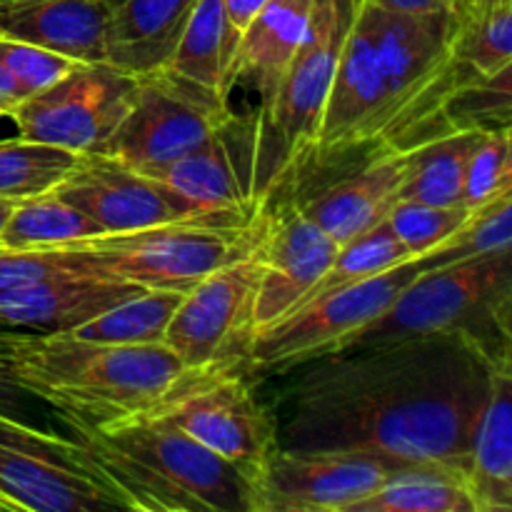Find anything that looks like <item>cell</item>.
Here are the masks:
<instances>
[{
  "label": "cell",
  "mask_w": 512,
  "mask_h": 512,
  "mask_svg": "<svg viewBox=\"0 0 512 512\" xmlns=\"http://www.w3.org/2000/svg\"><path fill=\"white\" fill-rule=\"evenodd\" d=\"M512 360V358H508ZM495 360L468 335L345 350L305 363L285 395L283 448H338L463 470Z\"/></svg>",
  "instance_id": "1"
},
{
  "label": "cell",
  "mask_w": 512,
  "mask_h": 512,
  "mask_svg": "<svg viewBox=\"0 0 512 512\" xmlns=\"http://www.w3.org/2000/svg\"><path fill=\"white\" fill-rule=\"evenodd\" d=\"M458 13L403 15L355 3L310 165L360 148L410 150L448 133L445 100L473 78L453 53Z\"/></svg>",
  "instance_id": "2"
},
{
  "label": "cell",
  "mask_w": 512,
  "mask_h": 512,
  "mask_svg": "<svg viewBox=\"0 0 512 512\" xmlns=\"http://www.w3.org/2000/svg\"><path fill=\"white\" fill-rule=\"evenodd\" d=\"M80 455L138 512H253L250 480L175 425L130 415L108 425L60 418Z\"/></svg>",
  "instance_id": "3"
},
{
  "label": "cell",
  "mask_w": 512,
  "mask_h": 512,
  "mask_svg": "<svg viewBox=\"0 0 512 512\" xmlns=\"http://www.w3.org/2000/svg\"><path fill=\"white\" fill-rule=\"evenodd\" d=\"M10 373L58 418L108 425L153 410L188 370L165 343L103 345L15 330Z\"/></svg>",
  "instance_id": "4"
},
{
  "label": "cell",
  "mask_w": 512,
  "mask_h": 512,
  "mask_svg": "<svg viewBox=\"0 0 512 512\" xmlns=\"http://www.w3.org/2000/svg\"><path fill=\"white\" fill-rule=\"evenodd\" d=\"M512 248L415 275L345 350L433 335H468L495 360L512 358Z\"/></svg>",
  "instance_id": "5"
},
{
  "label": "cell",
  "mask_w": 512,
  "mask_h": 512,
  "mask_svg": "<svg viewBox=\"0 0 512 512\" xmlns=\"http://www.w3.org/2000/svg\"><path fill=\"white\" fill-rule=\"evenodd\" d=\"M358 0H315L308 30L255 123V195L270 208L273 195L313 160L340 48Z\"/></svg>",
  "instance_id": "6"
},
{
  "label": "cell",
  "mask_w": 512,
  "mask_h": 512,
  "mask_svg": "<svg viewBox=\"0 0 512 512\" xmlns=\"http://www.w3.org/2000/svg\"><path fill=\"white\" fill-rule=\"evenodd\" d=\"M268 213L248 228L175 220L128 233H105L60 245L80 270L115 275L143 290L188 293L205 275L240 258L263 238Z\"/></svg>",
  "instance_id": "7"
},
{
  "label": "cell",
  "mask_w": 512,
  "mask_h": 512,
  "mask_svg": "<svg viewBox=\"0 0 512 512\" xmlns=\"http://www.w3.org/2000/svg\"><path fill=\"white\" fill-rule=\"evenodd\" d=\"M418 273H423V268L415 258L373 278L305 300L303 305L253 335L245 358L250 370L263 375H285L298 370L300 365L340 353L365 325L390 308V303Z\"/></svg>",
  "instance_id": "8"
},
{
  "label": "cell",
  "mask_w": 512,
  "mask_h": 512,
  "mask_svg": "<svg viewBox=\"0 0 512 512\" xmlns=\"http://www.w3.org/2000/svg\"><path fill=\"white\" fill-rule=\"evenodd\" d=\"M143 415H153L188 433L235 465L250 483L278 448V425L243 375L235 373V365L185 373L175 388Z\"/></svg>",
  "instance_id": "9"
},
{
  "label": "cell",
  "mask_w": 512,
  "mask_h": 512,
  "mask_svg": "<svg viewBox=\"0 0 512 512\" xmlns=\"http://www.w3.org/2000/svg\"><path fill=\"white\" fill-rule=\"evenodd\" d=\"M0 500L8 510H128L123 495L90 468L75 438L0 415Z\"/></svg>",
  "instance_id": "10"
},
{
  "label": "cell",
  "mask_w": 512,
  "mask_h": 512,
  "mask_svg": "<svg viewBox=\"0 0 512 512\" xmlns=\"http://www.w3.org/2000/svg\"><path fill=\"white\" fill-rule=\"evenodd\" d=\"M150 178L163 185L183 220L248 228L268 213L255 195L253 113H230L193 150Z\"/></svg>",
  "instance_id": "11"
},
{
  "label": "cell",
  "mask_w": 512,
  "mask_h": 512,
  "mask_svg": "<svg viewBox=\"0 0 512 512\" xmlns=\"http://www.w3.org/2000/svg\"><path fill=\"white\" fill-rule=\"evenodd\" d=\"M138 75L115 65L78 63L40 93L25 95L10 120L23 140L70 153H100L135 100Z\"/></svg>",
  "instance_id": "12"
},
{
  "label": "cell",
  "mask_w": 512,
  "mask_h": 512,
  "mask_svg": "<svg viewBox=\"0 0 512 512\" xmlns=\"http://www.w3.org/2000/svg\"><path fill=\"white\" fill-rule=\"evenodd\" d=\"M258 280L260 253L255 245L183 295L163 343L188 373L238 365L248 358Z\"/></svg>",
  "instance_id": "13"
},
{
  "label": "cell",
  "mask_w": 512,
  "mask_h": 512,
  "mask_svg": "<svg viewBox=\"0 0 512 512\" xmlns=\"http://www.w3.org/2000/svg\"><path fill=\"white\" fill-rule=\"evenodd\" d=\"M410 460L365 450L278 448L253 478V512H348Z\"/></svg>",
  "instance_id": "14"
},
{
  "label": "cell",
  "mask_w": 512,
  "mask_h": 512,
  "mask_svg": "<svg viewBox=\"0 0 512 512\" xmlns=\"http://www.w3.org/2000/svg\"><path fill=\"white\" fill-rule=\"evenodd\" d=\"M230 113L228 103L153 70L138 75L133 105L100 153L153 175L193 150Z\"/></svg>",
  "instance_id": "15"
},
{
  "label": "cell",
  "mask_w": 512,
  "mask_h": 512,
  "mask_svg": "<svg viewBox=\"0 0 512 512\" xmlns=\"http://www.w3.org/2000/svg\"><path fill=\"white\" fill-rule=\"evenodd\" d=\"M335 250L338 243L330 240L298 203L283 208L275 218L268 210L265 233L258 243L260 280L253 310L255 333L303 303L305 295L333 263Z\"/></svg>",
  "instance_id": "16"
},
{
  "label": "cell",
  "mask_w": 512,
  "mask_h": 512,
  "mask_svg": "<svg viewBox=\"0 0 512 512\" xmlns=\"http://www.w3.org/2000/svg\"><path fill=\"white\" fill-rule=\"evenodd\" d=\"M53 193L93 220L103 235L183 220L158 180L105 153H80Z\"/></svg>",
  "instance_id": "17"
},
{
  "label": "cell",
  "mask_w": 512,
  "mask_h": 512,
  "mask_svg": "<svg viewBox=\"0 0 512 512\" xmlns=\"http://www.w3.org/2000/svg\"><path fill=\"white\" fill-rule=\"evenodd\" d=\"M140 290L95 270H60L30 283L0 290V328L30 333H70Z\"/></svg>",
  "instance_id": "18"
},
{
  "label": "cell",
  "mask_w": 512,
  "mask_h": 512,
  "mask_svg": "<svg viewBox=\"0 0 512 512\" xmlns=\"http://www.w3.org/2000/svg\"><path fill=\"white\" fill-rule=\"evenodd\" d=\"M410 173V150H378L363 168L343 175L313 198L298 200L300 210L335 243L373 228L403 198Z\"/></svg>",
  "instance_id": "19"
},
{
  "label": "cell",
  "mask_w": 512,
  "mask_h": 512,
  "mask_svg": "<svg viewBox=\"0 0 512 512\" xmlns=\"http://www.w3.org/2000/svg\"><path fill=\"white\" fill-rule=\"evenodd\" d=\"M118 0H0V35L45 45L80 63L105 60Z\"/></svg>",
  "instance_id": "20"
},
{
  "label": "cell",
  "mask_w": 512,
  "mask_h": 512,
  "mask_svg": "<svg viewBox=\"0 0 512 512\" xmlns=\"http://www.w3.org/2000/svg\"><path fill=\"white\" fill-rule=\"evenodd\" d=\"M198 0H118L105 33V63L130 75L163 68Z\"/></svg>",
  "instance_id": "21"
},
{
  "label": "cell",
  "mask_w": 512,
  "mask_h": 512,
  "mask_svg": "<svg viewBox=\"0 0 512 512\" xmlns=\"http://www.w3.org/2000/svg\"><path fill=\"white\" fill-rule=\"evenodd\" d=\"M238 38L240 33L230 23L223 0H198L173 53L158 70L230 105Z\"/></svg>",
  "instance_id": "22"
},
{
  "label": "cell",
  "mask_w": 512,
  "mask_h": 512,
  "mask_svg": "<svg viewBox=\"0 0 512 512\" xmlns=\"http://www.w3.org/2000/svg\"><path fill=\"white\" fill-rule=\"evenodd\" d=\"M313 3L315 0H265L240 33L233 78L235 85H250L258 93L260 105L268 103L280 75L293 60L308 30Z\"/></svg>",
  "instance_id": "23"
},
{
  "label": "cell",
  "mask_w": 512,
  "mask_h": 512,
  "mask_svg": "<svg viewBox=\"0 0 512 512\" xmlns=\"http://www.w3.org/2000/svg\"><path fill=\"white\" fill-rule=\"evenodd\" d=\"M475 512L512 510V360L495 368L468 463Z\"/></svg>",
  "instance_id": "24"
},
{
  "label": "cell",
  "mask_w": 512,
  "mask_h": 512,
  "mask_svg": "<svg viewBox=\"0 0 512 512\" xmlns=\"http://www.w3.org/2000/svg\"><path fill=\"white\" fill-rule=\"evenodd\" d=\"M348 512H475L463 470L415 463L395 470Z\"/></svg>",
  "instance_id": "25"
},
{
  "label": "cell",
  "mask_w": 512,
  "mask_h": 512,
  "mask_svg": "<svg viewBox=\"0 0 512 512\" xmlns=\"http://www.w3.org/2000/svg\"><path fill=\"white\" fill-rule=\"evenodd\" d=\"M485 128L448 130L410 148L403 198L430 205H463V178L470 153Z\"/></svg>",
  "instance_id": "26"
},
{
  "label": "cell",
  "mask_w": 512,
  "mask_h": 512,
  "mask_svg": "<svg viewBox=\"0 0 512 512\" xmlns=\"http://www.w3.org/2000/svg\"><path fill=\"white\" fill-rule=\"evenodd\" d=\"M183 295L185 293H178V290H140L133 298L113 305L80 328L70 330L68 335L103 345L163 343L165 330Z\"/></svg>",
  "instance_id": "27"
},
{
  "label": "cell",
  "mask_w": 512,
  "mask_h": 512,
  "mask_svg": "<svg viewBox=\"0 0 512 512\" xmlns=\"http://www.w3.org/2000/svg\"><path fill=\"white\" fill-rule=\"evenodd\" d=\"M95 235H103L98 225L50 190L15 205L0 233V245L13 250H45Z\"/></svg>",
  "instance_id": "28"
},
{
  "label": "cell",
  "mask_w": 512,
  "mask_h": 512,
  "mask_svg": "<svg viewBox=\"0 0 512 512\" xmlns=\"http://www.w3.org/2000/svg\"><path fill=\"white\" fill-rule=\"evenodd\" d=\"M455 60L470 75H493L512 65V3H465L458 13Z\"/></svg>",
  "instance_id": "29"
},
{
  "label": "cell",
  "mask_w": 512,
  "mask_h": 512,
  "mask_svg": "<svg viewBox=\"0 0 512 512\" xmlns=\"http://www.w3.org/2000/svg\"><path fill=\"white\" fill-rule=\"evenodd\" d=\"M408 260L415 258L400 243L395 230L390 228L388 218H383L373 228L363 230V233L353 235V238L338 245V250L333 255V263L328 265L323 278L313 285V290L305 295V300L328 293V290L343 288V285L358 283V280L373 278V275L385 273V270L408 263Z\"/></svg>",
  "instance_id": "30"
},
{
  "label": "cell",
  "mask_w": 512,
  "mask_h": 512,
  "mask_svg": "<svg viewBox=\"0 0 512 512\" xmlns=\"http://www.w3.org/2000/svg\"><path fill=\"white\" fill-rule=\"evenodd\" d=\"M78 163V153L18 138L0 140V198L25 200L50 193L68 170Z\"/></svg>",
  "instance_id": "31"
},
{
  "label": "cell",
  "mask_w": 512,
  "mask_h": 512,
  "mask_svg": "<svg viewBox=\"0 0 512 512\" xmlns=\"http://www.w3.org/2000/svg\"><path fill=\"white\" fill-rule=\"evenodd\" d=\"M508 248H512V190L475 208L448 240L418 258V263L423 270H433Z\"/></svg>",
  "instance_id": "32"
},
{
  "label": "cell",
  "mask_w": 512,
  "mask_h": 512,
  "mask_svg": "<svg viewBox=\"0 0 512 512\" xmlns=\"http://www.w3.org/2000/svg\"><path fill=\"white\" fill-rule=\"evenodd\" d=\"M512 65L493 75L465 78L450 93L443 108V123L448 130L465 128H505L512 113Z\"/></svg>",
  "instance_id": "33"
},
{
  "label": "cell",
  "mask_w": 512,
  "mask_h": 512,
  "mask_svg": "<svg viewBox=\"0 0 512 512\" xmlns=\"http://www.w3.org/2000/svg\"><path fill=\"white\" fill-rule=\"evenodd\" d=\"M512 145H510V125L505 128H485L478 145L470 153L465 165L463 178V198L460 203L465 208L475 210L480 205L490 203L498 195L512 190Z\"/></svg>",
  "instance_id": "34"
},
{
  "label": "cell",
  "mask_w": 512,
  "mask_h": 512,
  "mask_svg": "<svg viewBox=\"0 0 512 512\" xmlns=\"http://www.w3.org/2000/svg\"><path fill=\"white\" fill-rule=\"evenodd\" d=\"M473 213L465 205H430L420 200L400 198L385 215L390 228L400 238V243L408 248L413 258H423L430 250L438 248L443 240H448L465 218Z\"/></svg>",
  "instance_id": "35"
},
{
  "label": "cell",
  "mask_w": 512,
  "mask_h": 512,
  "mask_svg": "<svg viewBox=\"0 0 512 512\" xmlns=\"http://www.w3.org/2000/svg\"><path fill=\"white\" fill-rule=\"evenodd\" d=\"M78 63L80 60L58 53V50L45 48V45L0 35V65L15 80L23 98L25 95L40 93L43 88L53 85L55 80L70 73Z\"/></svg>",
  "instance_id": "36"
},
{
  "label": "cell",
  "mask_w": 512,
  "mask_h": 512,
  "mask_svg": "<svg viewBox=\"0 0 512 512\" xmlns=\"http://www.w3.org/2000/svg\"><path fill=\"white\" fill-rule=\"evenodd\" d=\"M60 270H80L65 248L13 250L0 245V290L30 283Z\"/></svg>",
  "instance_id": "37"
},
{
  "label": "cell",
  "mask_w": 512,
  "mask_h": 512,
  "mask_svg": "<svg viewBox=\"0 0 512 512\" xmlns=\"http://www.w3.org/2000/svg\"><path fill=\"white\" fill-rule=\"evenodd\" d=\"M13 328H0V415H8V418L25 420L23 405L25 398H30L23 388L13 380L10 373V350H13ZM28 423V420H25Z\"/></svg>",
  "instance_id": "38"
},
{
  "label": "cell",
  "mask_w": 512,
  "mask_h": 512,
  "mask_svg": "<svg viewBox=\"0 0 512 512\" xmlns=\"http://www.w3.org/2000/svg\"><path fill=\"white\" fill-rule=\"evenodd\" d=\"M378 8L390 10V13L403 15H438V13H455L463 8L468 0H365Z\"/></svg>",
  "instance_id": "39"
},
{
  "label": "cell",
  "mask_w": 512,
  "mask_h": 512,
  "mask_svg": "<svg viewBox=\"0 0 512 512\" xmlns=\"http://www.w3.org/2000/svg\"><path fill=\"white\" fill-rule=\"evenodd\" d=\"M223 3L225 10H228V18L230 23H233V28L238 30V33H243L245 25H248L250 18L258 13V8L265 0H223Z\"/></svg>",
  "instance_id": "40"
},
{
  "label": "cell",
  "mask_w": 512,
  "mask_h": 512,
  "mask_svg": "<svg viewBox=\"0 0 512 512\" xmlns=\"http://www.w3.org/2000/svg\"><path fill=\"white\" fill-rule=\"evenodd\" d=\"M20 100H23V93L15 85V80L10 78L8 70L0 65V118H10V113L18 108Z\"/></svg>",
  "instance_id": "41"
},
{
  "label": "cell",
  "mask_w": 512,
  "mask_h": 512,
  "mask_svg": "<svg viewBox=\"0 0 512 512\" xmlns=\"http://www.w3.org/2000/svg\"><path fill=\"white\" fill-rule=\"evenodd\" d=\"M20 200H10V198H0V233H3L5 223H8L10 213L15 210V205H18Z\"/></svg>",
  "instance_id": "42"
},
{
  "label": "cell",
  "mask_w": 512,
  "mask_h": 512,
  "mask_svg": "<svg viewBox=\"0 0 512 512\" xmlns=\"http://www.w3.org/2000/svg\"><path fill=\"white\" fill-rule=\"evenodd\" d=\"M470 3H512V0H470Z\"/></svg>",
  "instance_id": "43"
},
{
  "label": "cell",
  "mask_w": 512,
  "mask_h": 512,
  "mask_svg": "<svg viewBox=\"0 0 512 512\" xmlns=\"http://www.w3.org/2000/svg\"><path fill=\"white\" fill-rule=\"evenodd\" d=\"M0 510H8V505H5L3 500H0Z\"/></svg>",
  "instance_id": "44"
}]
</instances>
